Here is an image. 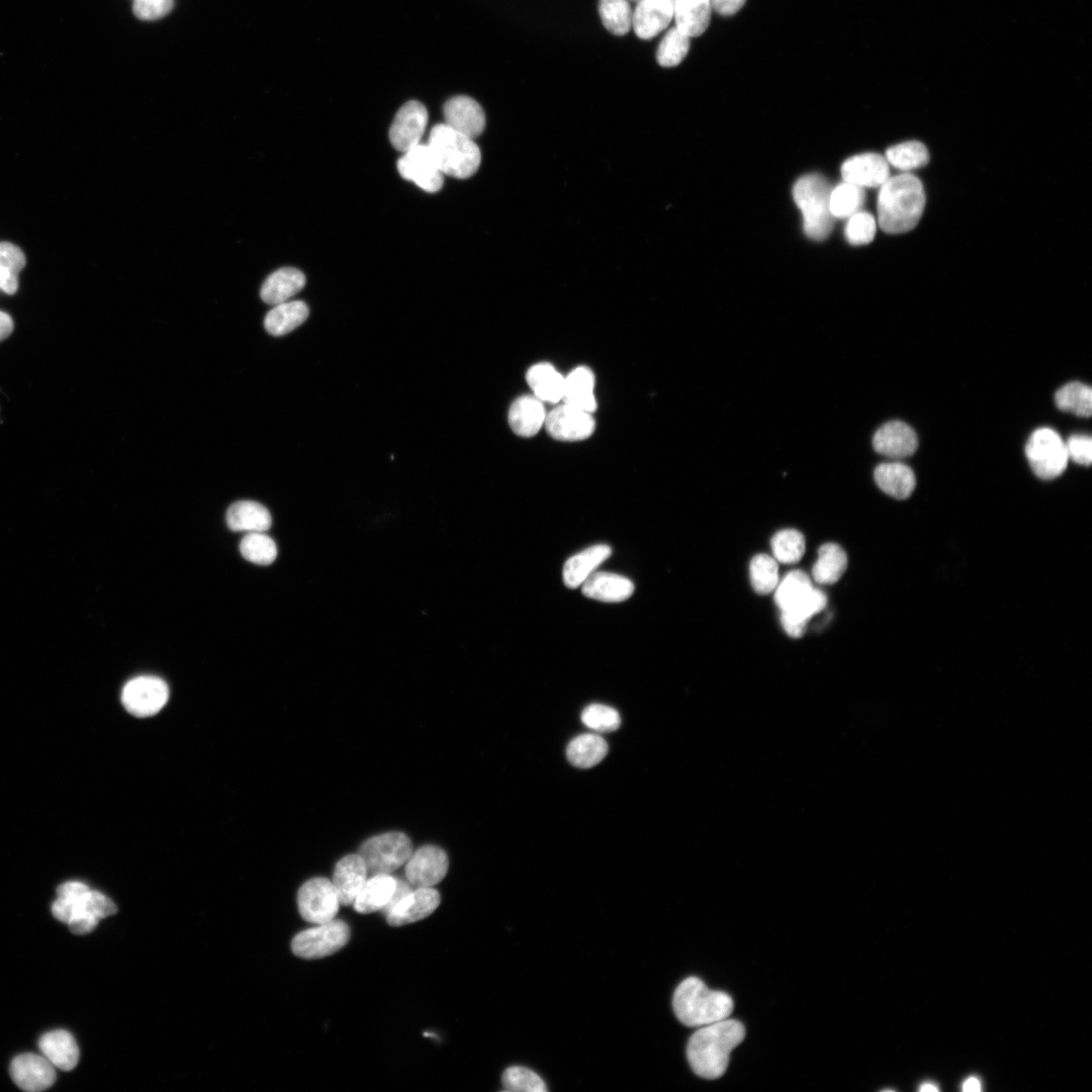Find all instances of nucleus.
<instances>
[{"mask_svg":"<svg viewBox=\"0 0 1092 1092\" xmlns=\"http://www.w3.org/2000/svg\"><path fill=\"white\" fill-rule=\"evenodd\" d=\"M745 1036L743 1024L735 1019L701 1026L690 1037L687 1057L693 1071L705 1079L721 1077L729 1063L730 1053Z\"/></svg>","mask_w":1092,"mask_h":1092,"instance_id":"f257e3e1","label":"nucleus"},{"mask_svg":"<svg viewBox=\"0 0 1092 1092\" xmlns=\"http://www.w3.org/2000/svg\"><path fill=\"white\" fill-rule=\"evenodd\" d=\"M925 192L921 181L911 173L890 177L878 195V223L888 234H903L913 230L919 222L924 206Z\"/></svg>","mask_w":1092,"mask_h":1092,"instance_id":"f03ea898","label":"nucleus"},{"mask_svg":"<svg viewBox=\"0 0 1092 1092\" xmlns=\"http://www.w3.org/2000/svg\"><path fill=\"white\" fill-rule=\"evenodd\" d=\"M672 1007L682 1024L701 1027L728 1018L734 1005L727 993L711 990L699 978L689 977L676 987Z\"/></svg>","mask_w":1092,"mask_h":1092,"instance_id":"7ed1b4c3","label":"nucleus"},{"mask_svg":"<svg viewBox=\"0 0 1092 1092\" xmlns=\"http://www.w3.org/2000/svg\"><path fill=\"white\" fill-rule=\"evenodd\" d=\"M427 145L443 175L465 179L479 168L481 154L473 139L445 123L431 129Z\"/></svg>","mask_w":1092,"mask_h":1092,"instance_id":"20e7f679","label":"nucleus"},{"mask_svg":"<svg viewBox=\"0 0 1092 1092\" xmlns=\"http://www.w3.org/2000/svg\"><path fill=\"white\" fill-rule=\"evenodd\" d=\"M830 192L827 181L817 174L803 176L794 185L793 197L803 215L804 232L814 241H822L831 233L834 217Z\"/></svg>","mask_w":1092,"mask_h":1092,"instance_id":"39448f33","label":"nucleus"},{"mask_svg":"<svg viewBox=\"0 0 1092 1092\" xmlns=\"http://www.w3.org/2000/svg\"><path fill=\"white\" fill-rule=\"evenodd\" d=\"M413 853L410 838L401 832H389L373 836L359 849L367 872L388 875L405 863Z\"/></svg>","mask_w":1092,"mask_h":1092,"instance_id":"423d86ee","label":"nucleus"},{"mask_svg":"<svg viewBox=\"0 0 1092 1092\" xmlns=\"http://www.w3.org/2000/svg\"><path fill=\"white\" fill-rule=\"evenodd\" d=\"M1025 454L1032 471L1042 479L1060 476L1069 460L1066 443L1051 428H1039L1030 435Z\"/></svg>","mask_w":1092,"mask_h":1092,"instance_id":"0eeeda50","label":"nucleus"},{"mask_svg":"<svg viewBox=\"0 0 1092 1092\" xmlns=\"http://www.w3.org/2000/svg\"><path fill=\"white\" fill-rule=\"evenodd\" d=\"M349 938V926L342 920L333 919L297 933L291 948L299 958L321 959L341 949Z\"/></svg>","mask_w":1092,"mask_h":1092,"instance_id":"6e6552de","label":"nucleus"},{"mask_svg":"<svg viewBox=\"0 0 1092 1092\" xmlns=\"http://www.w3.org/2000/svg\"><path fill=\"white\" fill-rule=\"evenodd\" d=\"M169 699L166 681L154 675H140L129 679L122 688L121 703L131 715L140 718L157 714Z\"/></svg>","mask_w":1092,"mask_h":1092,"instance_id":"1a4fd4ad","label":"nucleus"},{"mask_svg":"<svg viewBox=\"0 0 1092 1092\" xmlns=\"http://www.w3.org/2000/svg\"><path fill=\"white\" fill-rule=\"evenodd\" d=\"M297 905L304 920L321 924L333 920L341 904L331 881L313 878L299 889Z\"/></svg>","mask_w":1092,"mask_h":1092,"instance_id":"9d476101","label":"nucleus"},{"mask_svg":"<svg viewBox=\"0 0 1092 1092\" xmlns=\"http://www.w3.org/2000/svg\"><path fill=\"white\" fill-rule=\"evenodd\" d=\"M397 170L403 179L416 183L427 192H437L443 186L444 175L427 144H419L403 153L397 161Z\"/></svg>","mask_w":1092,"mask_h":1092,"instance_id":"9b49d317","label":"nucleus"},{"mask_svg":"<svg viewBox=\"0 0 1092 1092\" xmlns=\"http://www.w3.org/2000/svg\"><path fill=\"white\" fill-rule=\"evenodd\" d=\"M544 425L553 439L563 442L587 439L596 428L590 413L564 402L547 414Z\"/></svg>","mask_w":1092,"mask_h":1092,"instance_id":"f8f14e48","label":"nucleus"},{"mask_svg":"<svg viewBox=\"0 0 1092 1092\" xmlns=\"http://www.w3.org/2000/svg\"><path fill=\"white\" fill-rule=\"evenodd\" d=\"M428 123V111L424 104L411 100L395 114L389 129V141L402 154L421 144Z\"/></svg>","mask_w":1092,"mask_h":1092,"instance_id":"ddd939ff","label":"nucleus"},{"mask_svg":"<svg viewBox=\"0 0 1092 1092\" xmlns=\"http://www.w3.org/2000/svg\"><path fill=\"white\" fill-rule=\"evenodd\" d=\"M405 876L416 888L432 887L441 882L448 870V857L435 845H425L412 853L405 862Z\"/></svg>","mask_w":1092,"mask_h":1092,"instance_id":"4468645a","label":"nucleus"},{"mask_svg":"<svg viewBox=\"0 0 1092 1092\" xmlns=\"http://www.w3.org/2000/svg\"><path fill=\"white\" fill-rule=\"evenodd\" d=\"M10 1075L20 1089L38 1092L50 1088L56 1081V1069L43 1056L26 1053L15 1057L10 1064Z\"/></svg>","mask_w":1092,"mask_h":1092,"instance_id":"2eb2a0df","label":"nucleus"},{"mask_svg":"<svg viewBox=\"0 0 1092 1092\" xmlns=\"http://www.w3.org/2000/svg\"><path fill=\"white\" fill-rule=\"evenodd\" d=\"M844 182L860 188L880 187L890 178L889 163L876 153H864L847 159L841 166Z\"/></svg>","mask_w":1092,"mask_h":1092,"instance_id":"dca6fc26","label":"nucleus"},{"mask_svg":"<svg viewBox=\"0 0 1092 1092\" xmlns=\"http://www.w3.org/2000/svg\"><path fill=\"white\" fill-rule=\"evenodd\" d=\"M445 124L475 139L484 129L485 114L479 103L471 97L459 95L450 98L443 107Z\"/></svg>","mask_w":1092,"mask_h":1092,"instance_id":"f3484780","label":"nucleus"},{"mask_svg":"<svg viewBox=\"0 0 1092 1092\" xmlns=\"http://www.w3.org/2000/svg\"><path fill=\"white\" fill-rule=\"evenodd\" d=\"M440 904V894L432 887L417 888L398 902L385 916L391 926H401L426 918Z\"/></svg>","mask_w":1092,"mask_h":1092,"instance_id":"a211bd4d","label":"nucleus"},{"mask_svg":"<svg viewBox=\"0 0 1092 1092\" xmlns=\"http://www.w3.org/2000/svg\"><path fill=\"white\" fill-rule=\"evenodd\" d=\"M876 452L890 458H905L912 455L918 446L914 430L901 421H891L880 427L874 437Z\"/></svg>","mask_w":1092,"mask_h":1092,"instance_id":"6ab92c4d","label":"nucleus"},{"mask_svg":"<svg viewBox=\"0 0 1092 1092\" xmlns=\"http://www.w3.org/2000/svg\"><path fill=\"white\" fill-rule=\"evenodd\" d=\"M673 17V5L669 0H640L632 14V26L636 35L650 39L662 31Z\"/></svg>","mask_w":1092,"mask_h":1092,"instance_id":"aec40b11","label":"nucleus"},{"mask_svg":"<svg viewBox=\"0 0 1092 1092\" xmlns=\"http://www.w3.org/2000/svg\"><path fill=\"white\" fill-rule=\"evenodd\" d=\"M367 869L359 854H349L340 859L335 868L333 885L341 905L353 904L367 881Z\"/></svg>","mask_w":1092,"mask_h":1092,"instance_id":"412c9836","label":"nucleus"},{"mask_svg":"<svg viewBox=\"0 0 1092 1092\" xmlns=\"http://www.w3.org/2000/svg\"><path fill=\"white\" fill-rule=\"evenodd\" d=\"M546 416L543 401L534 394H525L511 404L508 421L516 435L529 438L540 431Z\"/></svg>","mask_w":1092,"mask_h":1092,"instance_id":"4be33fe9","label":"nucleus"},{"mask_svg":"<svg viewBox=\"0 0 1092 1092\" xmlns=\"http://www.w3.org/2000/svg\"><path fill=\"white\" fill-rule=\"evenodd\" d=\"M38 1046L42 1056L55 1068L71 1071L78 1064L79 1048L74 1036L67 1030L57 1029L42 1034Z\"/></svg>","mask_w":1092,"mask_h":1092,"instance_id":"5701e85b","label":"nucleus"},{"mask_svg":"<svg viewBox=\"0 0 1092 1092\" xmlns=\"http://www.w3.org/2000/svg\"><path fill=\"white\" fill-rule=\"evenodd\" d=\"M581 585L585 597L607 603L623 602L634 592L627 577L603 571L592 573Z\"/></svg>","mask_w":1092,"mask_h":1092,"instance_id":"b1692460","label":"nucleus"},{"mask_svg":"<svg viewBox=\"0 0 1092 1092\" xmlns=\"http://www.w3.org/2000/svg\"><path fill=\"white\" fill-rule=\"evenodd\" d=\"M611 554L610 546L598 544L569 557L562 570L564 584L569 588L578 587Z\"/></svg>","mask_w":1092,"mask_h":1092,"instance_id":"393cba45","label":"nucleus"},{"mask_svg":"<svg viewBox=\"0 0 1092 1092\" xmlns=\"http://www.w3.org/2000/svg\"><path fill=\"white\" fill-rule=\"evenodd\" d=\"M305 285L304 274L292 267H283L270 274L262 284L260 295L264 302L276 305L295 295Z\"/></svg>","mask_w":1092,"mask_h":1092,"instance_id":"a878e982","label":"nucleus"},{"mask_svg":"<svg viewBox=\"0 0 1092 1092\" xmlns=\"http://www.w3.org/2000/svg\"><path fill=\"white\" fill-rule=\"evenodd\" d=\"M874 477L885 493L897 499L909 497L916 484L912 469L901 462H886L878 465Z\"/></svg>","mask_w":1092,"mask_h":1092,"instance_id":"bb28decb","label":"nucleus"},{"mask_svg":"<svg viewBox=\"0 0 1092 1092\" xmlns=\"http://www.w3.org/2000/svg\"><path fill=\"white\" fill-rule=\"evenodd\" d=\"M594 388L595 375L593 371L585 366H578L564 377V390L561 400L592 414L597 410Z\"/></svg>","mask_w":1092,"mask_h":1092,"instance_id":"cd10ccee","label":"nucleus"},{"mask_svg":"<svg viewBox=\"0 0 1092 1092\" xmlns=\"http://www.w3.org/2000/svg\"><path fill=\"white\" fill-rule=\"evenodd\" d=\"M226 523L237 532H265L271 524L269 511L254 500H240L233 504L226 512Z\"/></svg>","mask_w":1092,"mask_h":1092,"instance_id":"c85d7f7f","label":"nucleus"},{"mask_svg":"<svg viewBox=\"0 0 1092 1092\" xmlns=\"http://www.w3.org/2000/svg\"><path fill=\"white\" fill-rule=\"evenodd\" d=\"M711 11L709 0H675V27L689 37L700 36L710 24Z\"/></svg>","mask_w":1092,"mask_h":1092,"instance_id":"c756f323","label":"nucleus"},{"mask_svg":"<svg viewBox=\"0 0 1092 1092\" xmlns=\"http://www.w3.org/2000/svg\"><path fill=\"white\" fill-rule=\"evenodd\" d=\"M534 395L542 401L556 403L562 399L564 377L550 363H538L529 368L526 374Z\"/></svg>","mask_w":1092,"mask_h":1092,"instance_id":"7c9ffc66","label":"nucleus"},{"mask_svg":"<svg viewBox=\"0 0 1092 1092\" xmlns=\"http://www.w3.org/2000/svg\"><path fill=\"white\" fill-rule=\"evenodd\" d=\"M396 887V879L389 875H374L367 880L355 898L354 909L359 913H371L389 902Z\"/></svg>","mask_w":1092,"mask_h":1092,"instance_id":"2f4dec72","label":"nucleus"},{"mask_svg":"<svg viewBox=\"0 0 1092 1092\" xmlns=\"http://www.w3.org/2000/svg\"><path fill=\"white\" fill-rule=\"evenodd\" d=\"M308 312L307 305L301 300L284 301L267 312L264 327L269 334L282 336L300 326L307 318Z\"/></svg>","mask_w":1092,"mask_h":1092,"instance_id":"473e14b6","label":"nucleus"},{"mask_svg":"<svg viewBox=\"0 0 1092 1092\" xmlns=\"http://www.w3.org/2000/svg\"><path fill=\"white\" fill-rule=\"evenodd\" d=\"M814 588L811 579L805 572L794 570L789 572L778 583L775 589V600L781 612L789 611L803 604Z\"/></svg>","mask_w":1092,"mask_h":1092,"instance_id":"72a5a7b5","label":"nucleus"},{"mask_svg":"<svg viewBox=\"0 0 1092 1092\" xmlns=\"http://www.w3.org/2000/svg\"><path fill=\"white\" fill-rule=\"evenodd\" d=\"M608 752L606 740L592 733L581 734L573 738L567 748L568 760L580 768H588L598 764Z\"/></svg>","mask_w":1092,"mask_h":1092,"instance_id":"f704fd0d","label":"nucleus"},{"mask_svg":"<svg viewBox=\"0 0 1092 1092\" xmlns=\"http://www.w3.org/2000/svg\"><path fill=\"white\" fill-rule=\"evenodd\" d=\"M827 604L825 594L814 588L810 597L801 606L781 614V622L786 633L792 638L803 636L810 618L822 611Z\"/></svg>","mask_w":1092,"mask_h":1092,"instance_id":"c9c22d12","label":"nucleus"},{"mask_svg":"<svg viewBox=\"0 0 1092 1092\" xmlns=\"http://www.w3.org/2000/svg\"><path fill=\"white\" fill-rule=\"evenodd\" d=\"M846 566L847 557L844 550L837 544L827 543L819 548L812 575L818 583L831 584L842 576Z\"/></svg>","mask_w":1092,"mask_h":1092,"instance_id":"e433bc0d","label":"nucleus"},{"mask_svg":"<svg viewBox=\"0 0 1092 1092\" xmlns=\"http://www.w3.org/2000/svg\"><path fill=\"white\" fill-rule=\"evenodd\" d=\"M1055 401L1061 411L1088 418L1092 413V389L1079 381L1069 382L1058 389Z\"/></svg>","mask_w":1092,"mask_h":1092,"instance_id":"4c0bfd02","label":"nucleus"},{"mask_svg":"<svg viewBox=\"0 0 1092 1092\" xmlns=\"http://www.w3.org/2000/svg\"><path fill=\"white\" fill-rule=\"evenodd\" d=\"M26 263L22 250L8 242H0V289L14 294L18 289V277Z\"/></svg>","mask_w":1092,"mask_h":1092,"instance_id":"58836bf2","label":"nucleus"},{"mask_svg":"<svg viewBox=\"0 0 1092 1092\" xmlns=\"http://www.w3.org/2000/svg\"><path fill=\"white\" fill-rule=\"evenodd\" d=\"M885 158L889 165L908 172L925 166L929 161V153L922 143L908 141L889 148Z\"/></svg>","mask_w":1092,"mask_h":1092,"instance_id":"ea45409f","label":"nucleus"},{"mask_svg":"<svg viewBox=\"0 0 1092 1092\" xmlns=\"http://www.w3.org/2000/svg\"><path fill=\"white\" fill-rule=\"evenodd\" d=\"M863 202V188L843 181L831 189L829 205L834 218H848L860 210Z\"/></svg>","mask_w":1092,"mask_h":1092,"instance_id":"a19ab883","label":"nucleus"},{"mask_svg":"<svg viewBox=\"0 0 1092 1092\" xmlns=\"http://www.w3.org/2000/svg\"><path fill=\"white\" fill-rule=\"evenodd\" d=\"M599 13L603 24L613 34L624 35L632 26L633 11L628 0H600Z\"/></svg>","mask_w":1092,"mask_h":1092,"instance_id":"79ce46f5","label":"nucleus"},{"mask_svg":"<svg viewBox=\"0 0 1092 1092\" xmlns=\"http://www.w3.org/2000/svg\"><path fill=\"white\" fill-rule=\"evenodd\" d=\"M240 551L247 560L259 565H268L277 556L274 540L264 532L247 533L240 543Z\"/></svg>","mask_w":1092,"mask_h":1092,"instance_id":"37998d69","label":"nucleus"},{"mask_svg":"<svg viewBox=\"0 0 1092 1092\" xmlns=\"http://www.w3.org/2000/svg\"><path fill=\"white\" fill-rule=\"evenodd\" d=\"M749 574L751 585L756 593L766 595L775 590L779 583L777 560L765 554L754 556L750 562Z\"/></svg>","mask_w":1092,"mask_h":1092,"instance_id":"c03bdc74","label":"nucleus"},{"mask_svg":"<svg viewBox=\"0 0 1092 1092\" xmlns=\"http://www.w3.org/2000/svg\"><path fill=\"white\" fill-rule=\"evenodd\" d=\"M690 49V37L675 26L669 29L660 41L657 63L662 67H674L681 63Z\"/></svg>","mask_w":1092,"mask_h":1092,"instance_id":"a18cd8bd","label":"nucleus"},{"mask_svg":"<svg viewBox=\"0 0 1092 1092\" xmlns=\"http://www.w3.org/2000/svg\"><path fill=\"white\" fill-rule=\"evenodd\" d=\"M771 549L776 560L782 563H795L805 552V539L796 530H783L772 537Z\"/></svg>","mask_w":1092,"mask_h":1092,"instance_id":"49530a36","label":"nucleus"},{"mask_svg":"<svg viewBox=\"0 0 1092 1092\" xmlns=\"http://www.w3.org/2000/svg\"><path fill=\"white\" fill-rule=\"evenodd\" d=\"M503 1085L510 1092H545L546 1085L534 1071L520 1066L508 1068L503 1074Z\"/></svg>","mask_w":1092,"mask_h":1092,"instance_id":"de8ad7c7","label":"nucleus"},{"mask_svg":"<svg viewBox=\"0 0 1092 1092\" xmlns=\"http://www.w3.org/2000/svg\"><path fill=\"white\" fill-rule=\"evenodd\" d=\"M581 721L599 732H611L619 728L621 717L617 710L602 704H590L581 713Z\"/></svg>","mask_w":1092,"mask_h":1092,"instance_id":"09e8293b","label":"nucleus"},{"mask_svg":"<svg viewBox=\"0 0 1092 1092\" xmlns=\"http://www.w3.org/2000/svg\"><path fill=\"white\" fill-rule=\"evenodd\" d=\"M877 220L870 212L859 210L847 218L844 235L854 246L871 243L876 234Z\"/></svg>","mask_w":1092,"mask_h":1092,"instance_id":"8fccbe9b","label":"nucleus"},{"mask_svg":"<svg viewBox=\"0 0 1092 1092\" xmlns=\"http://www.w3.org/2000/svg\"><path fill=\"white\" fill-rule=\"evenodd\" d=\"M174 0H133L132 11L142 20H156L167 15Z\"/></svg>","mask_w":1092,"mask_h":1092,"instance_id":"3c124183","label":"nucleus"},{"mask_svg":"<svg viewBox=\"0 0 1092 1092\" xmlns=\"http://www.w3.org/2000/svg\"><path fill=\"white\" fill-rule=\"evenodd\" d=\"M1066 443L1069 458L1076 463L1089 466L1092 461V441L1087 435H1073Z\"/></svg>","mask_w":1092,"mask_h":1092,"instance_id":"603ef678","label":"nucleus"},{"mask_svg":"<svg viewBox=\"0 0 1092 1092\" xmlns=\"http://www.w3.org/2000/svg\"><path fill=\"white\" fill-rule=\"evenodd\" d=\"M99 919L86 912L74 913L67 922L71 932L74 934H87L91 932L98 924Z\"/></svg>","mask_w":1092,"mask_h":1092,"instance_id":"864d4df0","label":"nucleus"},{"mask_svg":"<svg viewBox=\"0 0 1092 1092\" xmlns=\"http://www.w3.org/2000/svg\"><path fill=\"white\" fill-rule=\"evenodd\" d=\"M745 2L746 0H709L711 8L724 16L735 14Z\"/></svg>","mask_w":1092,"mask_h":1092,"instance_id":"5fc2aeb1","label":"nucleus"},{"mask_svg":"<svg viewBox=\"0 0 1092 1092\" xmlns=\"http://www.w3.org/2000/svg\"><path fill=\"white\" fill-rule=\"evenodd\" d=\"M412 891H413V889L411 888V886L406 882L396 879L395 890H394L389 902L381 910L383 912V914H386L388 911H390L398 902H400Z\"/></svg>","mask_w":1092,"mask_h":1092,"instance_id":"6e6d98bb","label":"nucleus"},{"mask_svg":"<svg viewBox=\"0 0 1092 1092\" xmlns=\"http://www.w3.org/2000/svg\"><path fill=\"white\" fill-rule=\"evenodd\" d=\"M13 328L14 324L11 316L8 313L0 310V342L10 336Z\"/></svg>","mask_w":1092,"mask_h":1092,"instance_id":"4d7b16f0","label":"nucleus"},{"mask_svg":"<svg viewBox=\"0 0 1092 1092\" xmlns=\"http://www.w3.org/2000/svg\"><path fill=\"white\" fill-rule=\"evenodd\" d=\"M962 1089L964 1091H971V1092L972 1091H980L981 1090V1082H980L979 1078H977L975 1076L969 1077L963 1083Z\"/></svg>","mask_w":1092,"mask_h":1092,"instance_id":"13d9d810","label":"nucleus"},{"mask_svg":"<svg viewBox=\"0 0 1092 1092\" xmlns=\"http://www.w3.org/2000/svg\"><path fill=\"white\" fill-rule=\"evenodd\" d=\"M919 1090L922 1091V1092H933V1091H938V1087L933 1083L927 1082V1083H923L920 1086Z\"/></svg>","mask_w":1092,"mask_h":1092,"instance_id":"bf43d9fd","label":"nucleus"},{"mask_svg":"<svg viewBox=\"0 0 1092 1092\" xmlns=\"http://www.w3.org/2000/svg\"><path fill=\"white\" fill-rule=\"evenodd\" d=\"M669 1H670V2L672 3V5H673V3L675 2V0H669Z\"/></svg>","mask_w":1092,"mask_h":1092,"instance_id":"052dcab7","label":"nucleus"},{"mask_svg":"<svg viewBox=\"0 0 1092 1092\" xmlns=\"http://www.w3.org/2000/svg\"><path fill=\"white\" fill-rule=\"evenodd\" d=\"M631 1L639 2L640 0H631Z\"/></svg>","mask_w":1092,"mask_h":1092,"instance_id":"680f3d73","label":"nucleus"}]
</instances>
